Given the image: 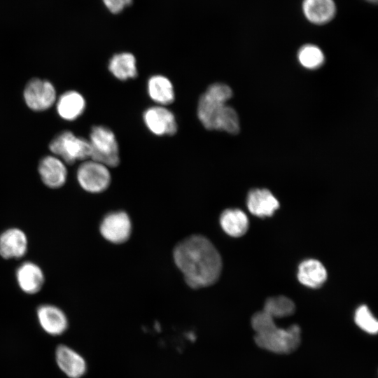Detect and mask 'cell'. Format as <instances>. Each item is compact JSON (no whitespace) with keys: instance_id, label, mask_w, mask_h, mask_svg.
<instances>
[{"instance_id":"6da1fadb","label":"cell","mask_w":378,"mask_h":378,"mask_svg":"<svg viewBox=\"0 0 378 378\" xmlns=\"http://www.w3.org/2000/svg\"><path fill=\"white\" fill-rule=\"evenodd\" d=\"M173 257L186 282L192 288L211 286L220 276V255L202 235L194 234L178 243L174 249Z\"/></svg>"},{"instance_id":"7a4b0ae2","label":"cell","mask_w":378,"mask_h":378,"mask_svg":"<svg viewBox=\"0 0 378 378\" xmlns=\"http://www.w3.org/2000/svg\"><path fill=\"white\" fill-rule=\"evenodd\" d=\"M231 88L220 83L208 87L200 97L197 106V116L207 130H223L235 134L239 131L237 112L227 102L232 97Z\"/></svg>"},{"instance_id":"3957f363","label":"cell","mask_w":378,"mask_h":378,"mask_svg":"<svg viewBox=\"0 0 378 378\" xmlns=\"http://www.w3.org/2000/svg\"><path fill=\"white\" fill-rule=\"evenodd\" d=\"M90 159L114 167L119 164V148L114 133L108 127L94 126L90 134Z\"/></svg>"},{"instance_id":"277c9868","label":"cell","mask_w":378,"mask_h":378,"mask_svg":"<svg viewBox=\"0 0 378 378\" xmlns=\"http://www.w3.org/2000/svg\"><path fill=\"white\" fill-rule=\"evenodd\" d=\"M300 340L301 330L298 325L287 328L276 326L267 332L255 336V342L259 347L276 354H289L295 351Z\"/></svg>"},{"instance_id":"5b68a950","label":"cell","mask_w":378,"mask_h":378,"mask_svg":"<svg viewBox=\"0 0 378 378\" xmlns=\"http://www.w3.org/2000/svg\"><path fill=\"white\" fill-rule=\"evenodd\" d=\"M49 148L54 155L69 164L90 158L92 150L88 140L76 136L71 131H64L55 136L50 142Z\"/></svg>"},{"instance_id":"8992f818","label":"cell","mask_w":378,"mask_h":378,"mask_svg":"<svg viewBox=\"0 0 378 378\" xmlns=\"http://www.w3.org/2000/svg\"><path fill=\"white\" fill-rule=\"evenodd\" d=\"M76 178L80 186L86 192L99 193L109 186L111 174L108 167L90 159L78 167Z\"/></svg>"},{"instance_id":"52a82bcc","label":"cell","mask_w":378,"mask_h":378,"mask_svg":"<svg viewBox=\"0 0 378 378\" xmlns=\"http://www.w3.org/2000/svg\"><path fill=\"white\" fill-rule=\"evenodd\" d=\"M24 99L27 106L35 111H43L50 108L57 99L56 90L48 80L33 78L24 90Z\"/></svg>"},{"instance_id":"ba28073f","label":"cell","mask_w":378,"mask_h":378,"mask_svg":"<svg viewBox=\"0 0 378 378\" xmlns=\"http://www.w3.org/2000/svg\"><path fill=\"white\" fill-rule=\"evenodd\" d=\"M99 231L102 237L111 243H124L131 235V220L125 211L108 213L103 218Z\"/></svg>"},{"instance_id":"9c48e42d","label":"cell","mask_w":378,"mask_h":378,"mask_svg":"<svg viewBox=\"0 0 378 378\" xmlns=\"http://www.w3.org/2000/svg\"><path fill=\"white\" fill-rule=\"evenodd\" d=\"M143 118L146 126L155 135H173L177 131L174 114L163 106L147 108L144 113Z\"/></svg>"},{"instance_id":"30bf717a","label":"cell","mask_w":378,"mask_h":378,"mask_svg":"<svg viewBox=\"0 0 378 378\" xmlns=\"http://www.w3.org/2000/svg\"><path fill=\"white\" fill-rule=\"evenodd\" d=\"M38 171L42 182L48 188H59L66 181V167L64 162L55 155L43 158L39 162Z\"/></svg>"},{"instance_id":"8fae6325","label":"cell","mask_w":378,"mask_h":378,"mask_svg":"<svg viewBox=\"0 0 378 378\" xmlns=\"http://www.w3.org/2000/svg\"><path fill=\"white\" fill-rule=\"evenodd\" d=\"M28 250V239L21 229L8 228L0 234V255L4 259H19Z\"/></svg>"},{"instance_id":"7c38bea8","label":"cell","mask_w":378,"mask_h":378,"mask_svg":"<svg viewBox=\"0 0 378 378\" xmlns=\"http://www.w3.org/2000/svg\"><path fill=\"white\" fill-rule=\"evenodd\" d=\"M15 279L20 290L28 295L39 292L45 282L43 270L31 261H25L18 266L15 271Z\"/></svg>"},{"instance_id":"4fadbf2b","label":"cell","mask_w":378,"mask_h":378,"mask_svg":"<svg viewBox=\"0 0 378 378\" xmlns=\"http://www.w3.org/2000/svg\"><path fill=\"white\" fill-rule=\"evenodd\" d=\"M55 360L59 369L69 378H81L87 372L85 358L66 345L57 346Z\"/></svg>"},{"instance_id":"5bb4252c","label":"cell","mask_w":378,"mask_h":378,"mask_svg":"<svg viewBox=\"0 0 378 378\" xmlns=\"http://www.w3.org/2000/svg\"><path fill=\"white\" fill-rule=\"evenodd\" d=\"M37 318L43 330L52 335H59L68 328V319L65 313L58 307L43 304L38 307Z\"/></svg>"},{"instance_id":"9a60e30c","label":"cell","mask_w":378,"mask_h":378,"mask_svg":"<svg viewBox=\"0 0 378 378\" xmlns=\"http://www.w3.org/2000/svg\"><path fill=\"white\" fill-rule=\"evenodd\" d=\"M302 8L305 18L315 24L329 22L336 13L333 0H303Z\"/></svg>"},{"instance_id":"2e32d148","label":"cell","mask_w":378,"mask_h":378,"mask_svg":"<svg viewBox=\"0 0 378 378\" xmlns=\"http://www.w3.org/2000/svg\"><path fill=\"white\" fill-rule=\"evenodd\" d=\"M247 206L251 214L260 217L270 216L279 208V203L267 189H253L247 197Z\"/></svg>"},{"instance_id":"e0dca14e","label":"cell","mask_w":378,"mask_h":378,"mask_svg":"<svg viewBox=\"0 0 378 378\" xmlns=\"http://www.w3.org/2000/svg\"><path fill=\"white\" fill-rule=\"evenodd\" d=\"M85 100L78 92L69 90L63 93L57 100L56 109L64 120H74L83 113Z\"/></svg>"},{"instance_id":"ac0fdd59","label":"cell","mask_w":378,"mask_h":378,"mask_svg":"<svg viewBox=\"0 0 378 378\" xmlns=\"http://www.w3.org/2000/svg\"><path fill=\"white\" fill-rule=\"evenodd\" d=\"M298 278L303 285L316 288L320 287L326 280L327 272L323 264L318 260H306L299 266Z\"/></svg>"},{"instance_id":"d6986e66","label":"cell","mask_w":378,"mask_h":378,"mask_svg":"<svg viewBox=\"0 0 378 378\" xmlns=\"http://www.w3.org/2000/svg\"><path fill=\"white\" fill-rule=\"evenodd\" d=\"M220 224L228 235L239 237L244 235L248 228V219L241 210L228 209L220 215Z\"/></svg>"},{"instance_id":"ffe728a7","label":"cell","mask_w":378,"mask_h":378,"mask_svg":"<svg viewBox=\"0 0 378 378\" xmlns=\"http://www.w3.org/2000/svg\"><path fill=\"white\" fill-rule=\"evenodd\" d=\"M148 92L155 103L164 106L174 100V91L172 82L165 76L155 75L148 81Z\"/></svg>"},{"instance_id":"44dd1931","label":"cell","mask_w":378,"mask_h":378,"mask_svg":"<svg viewBox=\"0 0 378 378\" xmlns=\"http://www.w3.org/2000/svg\"><path fill=\"white\" fill-rule=\"evenodd\" d=\"M108 69L120 80H126L137 76L136 59L130 52H125L114 55L109 60Z\"/></svg>"},{"instance_id":"7402d4cb","label":"cell","mask_w":378,"mask_h":378,"mask_svg":"<svg viewBox=\"0 0 378 378\" xmlns=\"http://www.w3.org/2000/svg\"><path fill=\"white\" fill-rule=\"evenodd\" d=\"M294 302L285 296H276L266 300L263 310L274 318L288 316L295 312Z\"/></svg>"},{"instance_id":"603a6c76","label":"cell","mask_w":378,"mask_h":378,"mask_svg":"<svg viewBox=\"0 0 378 378\" xmlns=\"http://www.w3.org/2000/svg\"><path fill=\"white\" fill-rule=\"evenodd\" d=\"M300 63L305 68L315 69L321 66L324 62V55L316 46L306 44L302 46L298 53Z\"/></svg>"},{"instance_id":"cb8c5ba5","label":"cell","mask_w":378,"mask_h":378,"mask_svg":"<svg viewBox=\"0 0 378 378\" xmlns=\"http://www.w3.org/2000/svg\"><path fill=\"white\" fill-rule=\"evenodd\" d=\"M356 324L364 332L375 335L378 331V322L366 305H361L355 312Z\"/></svg>"},{"instance_id":"d4e9b609","label":"cell","mask_w":378,"mask_h":378,"mask_svg":"<svg viewBox=\"0 0 378 378\" xmlns=\"http://www.w3.org/2000/svg\"><path fill=\"white\" fill-rule=\"evenodd\" d=\"M251 326L256 334H261L276 326L274 318L261 311L255 313L251 318Z\"/></svg>"},{"instance_id":"484cf974","label":"cell","mask_w":378,"mask_h":378,"mask_svg":"<svg viewBox=\"0 0 378 378\" xmlns=\"http://www.w3.org/2000/svg\"><path fill=\"white\" fill-rule=\"evenodd\" d=\"M104 6L112 13L118 14L132 4V0H102Z\"/></svg>"},{"instance_id":"4316f807","label":"cell","mask_w":378,"mask_h":378,"mask_svg":"<svg viewBox=\"0 0 378 378\" xmlns=\"http://www.w3.org/2000/svg\"><path fill=\"white\" fill-rule=\"evenodd\" d=\"M372 4H377L378 0H365Z\"/></svg>"}]
</instances>
